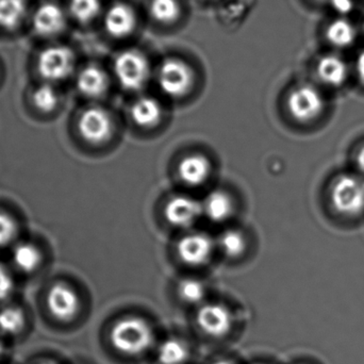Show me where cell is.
I'll list each match as a JSON object with an SVG mask.
<instances>
[{
    "label": "cell",
    "instance_id": "obj_8",
    "mask_svg": "<svg viewBox=\"0 0 364 364\" xmlns=\"http://www.w3.org/2000/svg\"><path fill=\"white\" fill-rule=\"evenodd\" d=\"M77 128L81 138L90 144H102L112 134V119L105 109L90 107L79 115Z\"/></svg>",
    "mask_w": 364,
    "mask_h": 364
},
{
    "label": "cell",
    "instance_id": "obj_21",
    "mask_svg": "<svg viewBox=\"0 0 364 364\" xmlns=\"http://www.w3.org/2000/svg\"><path fill=\"white\" fill-rule=\"evenodd\" d=\"M31 104L43 114H50L57 110L60 96L53 83L44 82L34 87L31 93Z\"/></svg>",
    "mask_w": 364,
    "mask_h": 364
},
{
    "label": "cell",
    "instance_id": "obj_35",
    "mask_svg": "<svg viewBox=\"0 0 364 364\" xmlns=\"http://www.w3.org/2000/svg\"><path fill=\"white\" fill-rule=\"evenodd\" d=\"M4 344H2L1 341H0V356H1L2 354H4Z\"/></svg>",
    "mask_w": 364,
    "mask_h": 364
},
{
    "label": "cell",
    "instance_id": "obj_20",
    "mask_svg": "<svg viewBox=\"0 0 364 364\" xmlns=\"http://www.w3.org/2000/svg\"><path fill=\"white\" fill-rule=\"evenodd\" d=\"M203 213L212 222L220 223L227 220L232 212V201L224 191L215 190L205 197Z\"/></svg>",
    "mask_w": 364,
    "mask_h": 364
},
{
    "label": "cell",
    "instance_id": "obj_16",
    "mask_svg": "<svg viewBox=\"0 0 364 364\" xmlns=\"http://www.w3.org/2000/svg\"><path fill=\"white\" fill-rule=\"evenodd\" d=\"M209 174L210 164L203 156H188L178 164L179 177L188 186H200L207 181Z\"/></svg>",
    "mask_w": 364,
    "mask_h": 364
},
{
    "label": "cell",
    "instance_id": "obj_33",
    "mask_svg": "<svg viewBox=\"0 0 364 364\" xmlns=\"http://www.w3.org/2000/svg\"><path fill=\"white\" fill-rule=\"evenodd\" d=\"M355 160H356L357 168H358V170L364 174V145H363V146L359 149V151H357Z\"/></svg>",
    "mask_w": 364,
    "mask_h": 364
},
{
    "label": "cell",
    "instance_id": "obj_23",
    "mask_svg": "<svg viewBox=\"0 0 364 364\" xmlns=\"http://www.w3.org/2000/svg\"><path fill=\"white\" fill-rule=\"evenodd\" d=\"M190 357L188 346L181 340L168 339L158 348V360L161 364H184Z\"/></svg>",
    "mask_w": 364,
    "mask_h": 364
},
{
    "label": "cell",
    "instance_id": "obj_38",
    "mask_svg": "<svg viewBox=\"0 0 364 364\" xmlns=\"http://www.w3.org/2000/svg\"><path fill=\"white\" fill-rule=\"evenodd\" d=\"M363 34H364V18H363Z\"/></svg>",
    "mask_w": 364,
    "mask_h": 364
},
{
    "label": "cell",
    "instance_id": "obj_1",
    "mask_svg": "<svg viewBox=\"0 0 364 364\" xmlns=\"http://www.w3.org/2000/svg\"><path fill=\"white\" fill-rule=\"evenodd\" d=\"M113 348L125 356H140L151 350L155 333L151 325L138 316H127L117 321L110 331Z\"/></svg>",
    "mask_w": 364,
    "mask_h": 364
},
{
    "label": "cell",
    "instance_id": "obj_9",
    "mask_svg": "<svg viewBox=\"0 0 364 364\" xmlns=\"http://www.w3.org/2000/svg\"><path fill=\"white\" fill-rule=\"evenodd\" d=\"M33 31L42 38H53L64 31L68 23L65 11L53 1L43 2L32 14Z\"/></svg>",
    "mask_w": 364,
    "mask_h": 364
},
{
    "label": "cell",
    "instance_id": "obj_28",
    "mask_svg": "<svg viewBox=\"0 0 364 364\" xmlns=\"http://www.w3.org/2000/svg\"><path fill=\"white\" fill-rule=\"evenodd\" d=\"M179 296L184 303L188 305H197L205 299V290L203 284L196 279L182 280L178 287Z\"/></svg>",
    "mask_w": 364,
    "mask_h": 364
},
{
    "label": "cell",
    "instance_id": "obj_7",
    "mask_svg": "<svg viewBox=\"0 0 364 364\" xmlns=\"http://www.w3.org/2000/svg\"><path fill=\"white\" fill-rule=\"evenodd\" d=\"M158 83L162 92L170 97H182L192 87L193 72L181 60L168 59L160 66Z\"/></svg>",
    "mask_w": 364,
    "mask_h": 364
},
{
    "label": "cell",
    "instance_id": "obj_10",
    "mask_svg": "<svg viewBox=\"0 0 364 364\" xmlns=\"http://www.w3.org/2000/svg\"><path fill=\"white\" fill-rule=\"evenodd\" d=\"M199 329L211 338L225 337L232 328L233 318L230 311L220 304H205L196 314Z\"/></svg>",
    "mask_w": 364,
    "mask_h": 364
},
{
    "label": "cell",
    "instance_id": "obj_18",
    "mask_svg": "<svg viewBox=\"0 0 364 364\" xmlns=\"http://www.w3.org/2000/svg\"><path fill=\"white\" fill-rule=\"evenodd\" d=\"M12 262L18 271L31 274L41 267L43 254L40 248L31 242H21L13 248Z\"/></svg>",
    "mask_w": 364,
    "mask_h": 364
},
{
    "label": "cell",
    "instance_id": "obj_6",
    "mask_svg": "<svg viewBox=\"0 0 364 364\" xmlns=\"http://www.w3.org/2000/svg\"><path fill=\"white\" fill-rule=\"evenodd\" d=\"M46 307L59 322H70L79 314L80 299L76 291L65 282H55L47 290Z\"/></svg>",
    "mask_w": 364,
    "mask_h": 364
},
{
    "label": "cell",
    "instance_id": "obj_37",
    "mask_svg": "<svg viewBox=\"0 0 364 364\" xmlns=\"http://www.w3.org/2000/svg\"><path fill=\"white\" fill-rule=\"evenodd\" d=\"M36 364H55V363H50V361H43V363H38Z\"/></svg>",
    "mask_w": 364,
    "mask_h": 364
},
{
    "label": "cell",
    "instance_id": "obj_12",
    "mask_svg": "<svg viewBox=\"0 0 364 364\" xmlns=\"http://www.w3.org/2000/svg\"><path fill=\"white\" fill-rule=\"evenodd\" d=\"M166 220L175 227L191 226L203 213V205L196 199L188 196H176L166 207Z\"/></svg>",
    "mask_w": 364,
    "mask_h": 364
},
{
    "label": "cell",
    "instance_id": "obj_2",
    "mask_svg": "<svg viewBox=\"0 0 364 364\" xmlns=\"http://www.w3.org/2000/svg\"><path fill=\"white\" fill-rule=\"evenodd\" d=\"M331 201L342 215L355 216L364 211V179L344 173L336 177L331 186Z\"/></svg>",
    "mask_w": 364,
    "mask_h": 364
},
{
    "label": "cell",
    "instance_id": "obj_15",
    "mask_svg": "<svg viewBox=\"0 0 364 364\" xmlns=\"http://www.w3.org/2000/svg\"><path fill=\"white\" fill-rule=\"evenodd\" d=\"M76 85L85 97L98 98L108 90V77L102 68L95 65L87 66L77 75Z\"/></svg>",
    "mask_w": 364,
    "mask_h": 364
},
{
    "label": "cell",
    "instance_id": "obj_3",
    "mask_svg": "<svg viewBox=\"0 0 364 364\" xmlns=\"http://www.w3.org/2000/svg\"><path fill=\"white\" fill-rule=\"evenodd\" d=\"M36 68L45 82L65 80L75 70L74 53L65 45H51L41 51Z\"/></svg>",
    "mask_w": 364,
    "mask_h": 364
},
{
    "label": "cell",
    "instance_id": "obj_13",
    "mask_svg": "<svg viewBox=\"0 0 364 364\" xmlns=\"http://www.w3.org/2000/svg\"><path fill=\"white\" fill-rule=\"evenodd\" d=\"M318 79L329 87H341L348 80L350 68L348 62L337 53H325L316 63Z\"/></svg>",
    "mask_w": 364,
    "mask_h": 364
},
{
    "label": "cell",
    "instance_id": "obj_36",
    "mask_svg": "<svg viewBox=\"0 0 364 364\" xmlns=\"http://www.w3.org/2000/svg\"><path fill=\"white\" fill-rule=\"evenodd\" d=\"M314 1L316 2H321V4H324V2H331V0H314Z\"/></svg>",
    "mask_w": 364,
    "mask_h": 364
},
{
    "label": "cell",
    "instance_id": "obj_25",
    "mask_svg": "<svg viewBox=\"0 0 364 364\" xmlns=\"http://www.w3.org/2000/svg\"><path fill=\"white\" fill-rule=\"evenodd\" d=\"M68 12L79 23L94 21L102 12L100 0H70Z\"/></svg>",
    "mask_w": 364,
    "mask_h": 364
},
{
    "label": "cell",
    "instance_id": "obj_30",
    "mask_svg": "<svg viewBox=\"0 0 364 364\" xmlns=\"http://www.w3.org/2000/svg\"><path fill=\"white\" fill-rule=\"evenodd\" d=\"M14 279L12 274L0 263V301H6L14 291Z\"/></svg>",
    "mask_w": 364,
    "mask_h": 364
},
{
    "label": "cell",
    "instance_id": "obj_31",
    "mask_svg": "<svg viewBox=\"0 0 364 364\" xmlns=\"http://www.w3.org/2000/svg\"><path fill=\"white\" fill-rule=\"evenodd\" d=\"M329 4L335 9L336 12L339 13L340 16L343 17L354 8L353 0H331Z\"/></svg>",
    "mask_w": 364,
    "mask_h": 364
},
{
    "label": "cell",
    "instance_id": "obj_29",
    "mask_svg": "<svg viewBox=\"0 0 364 364\" xmlns=\"http://www.w3.org/2000/svg\"><path fill=\"white\" fill-rule=\"evenodd\" d=\"M18 232L16 220L8 212L0 210V247L10 245Z\"/></svg>",
    "mask_w": 364,
    "mask_h": 364
},
{
    "label": "cell",
    "instance_id": "obj_32",
    "mask_svg": "<svg viewBox=\"0 0 364 364\" xmlns=\"http://www.w3.org/2000/svg\"><path fill=\"white\" fill-rule=\"evenodd\" d=\"M357 76L359 80L364 85V49L357 55L356 63H355Z\"/></svg>",
    "mask_w": 364,
    "mask_h": 364
},
{
    "label": "cell",
    "instance_id": "obj_34",
    "mask_svg": "<svg viewBox=\"0 0 364 364\" xmlns=\"http://www.w3.org/2000/svg\"><path fill=\"white\" fill-rule=\"evenodd\" d=\"M212 364H232V363H229V361H226V360H218V361H215V363H213Z\"/></svg>",
    "mask_w": 364,
    "mask_h": 364
},
{
    "label": "cell",
    "instance_id": "obj_22",
    "mask_svg": "<svg viewBox=\"0 0 364 364\" xmlns=\"http://www.w3.org/2000/svg\"><path fill=\"white\" fill-rule=\"evenodd\" d=\"M26 13V0H0V28L15 29L23 23Z\"/></svg>",
    "mask_w": 364,
    "mask_h": 364
},
{
    "label": "cell",
    "instance_id": "obj_4",
    "mask_svg": "<svg viewBox=\"0 0 364 364\" xmlns=\"http://www.w3.org/2000/svg\"><path fill=\"white\" fill-rule=\"evenodd\" d=\"M149 61L139 51H124L115 59V77L119 85L128 91L142 89L149 80Z\"/></svg>",
    "mask_w": 364,
    "mask_h": 364
},
{
    "label": "cell",
    "instance_id": "obj_17",
    "mask_svg": "<svg viewBox=\"0 0 364 364\" xmlns=\"http://www.w3.org/2000/svg\"><path fill=\"white\" fill-rule=\"evenodd\" d=\"M325 34L329 44L336 48L342 49L348 48L356 42L358 31L350 19L339 16L329 23Z\"/></svg>",
    "mask_w": 364,
    "mask_h": 364
},
{
    "label": "cell",
    "instance_id": "obj_5",
    "mask_svg": "<svg viewBox=\"0 0 364 364\" xmlns=\"http://www.w3.org/2000/svg\"><path fill=\"white\" fill-rule=\"evenodd\" d=\"M324 96L314 85H299L289 94V112L296 121L303 123L312 121L324 111Z\"/></svg>",
    "mask_w": 364,
    "mask_h": 364
},
{
    "label": "cell",
    "instance_id": "obj_26",
    "mask_svg": "<svg viewBox=\"0 0 364 364\" xmlns=\"http://www.w3.org/2000/svg\"><path fill=\"white\" fill-rule=\"evenodd\" d=\"M151 14L159 23H173L181 15V6L177 0H151Z\"/></svg>",
    "mask_w": 364,
    "mask_h": 364
},
{
    "label": "cell",
    "instance_id": "obj_24",
    "mask_svg": "<svg viewBox=\"0 0 364 364\" xmlns=\"http://www.w3.org/2000/svg\"><path fill=\"white\" fill-rule=\"evenodd\" d=\"M25 326V312L21 308L16 306H6L0 309V331L4 335H18Z\"/></svg>",
    "mask_w": 364,
    "mask_h": 364
},
{
    "label": "cell",
    "instance_id": "obj_11",
    "mask_svg": "<svg viewBox=\"0 0 364 364\" xmlns=\"http://www.w3.org/2000/svg\"><path fill=\"white\" fill-rule=\"evenodd\" d=\"M213 250V242L205 233L193 232L178 242L177 252L186 264L201 265L207 262Z\"/></svg>",
    "mask_w": 364,
    "mask_h": 364
},
{
    "label": "cell",
    "instance_id": "obj_14",
    "mask_svg": "<svg viewBox=\"0 0 364 364\" xmlns=\"http://www.w3.org/2000/svg\"><path fill=\"white\" fill-rule=\"evenodd\" d=\"M105 28L110 36L122 38L129 36L136 27V17L134 11L128 4H113L105 15Z\"/></svg>",
    "mask_w": 364,
    "mask_h": 364
},
{
    "label": "cell",
    "instance_id": "obj_27",
    "mask_svg": "<svg viewBox=\"0 0 364 364\" xmlns=\"http://www.w3.org/2000/svg\"><path fill=\"white\" fill-rule=\"evenodd\" d=\"M245 239L237 230L225 231L218 240V246L223 254L230 258L240 256L245 250Z\"/></svg>",
    "mask_w": 364,
    "mask_h": 364
},
{
    "label": "cell",
    "instance_id": "obj_19",
    "mask_svg": "<svg viewBox=\"0 0 364 364\" xmlns=\"http://www.w3.org/2000/svg\"><path fill=\"white\" fill-rule=\"evenodd\" d=\"M161 115L159 102L149 96L139 98L132 107V119L140 127L149 128L157 125Z\"/></svg>",
    "mask_w": 364,
    "mask_h": 364
}]
</instances>
